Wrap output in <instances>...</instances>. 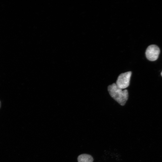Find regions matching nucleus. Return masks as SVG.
<instances>
[{"label": "nucleus", "instance_id": "1", "mask_svg": "<svg viewBox=\"0 0 162 162\" xmlns=\"http://www.w3.org/2000/svg\"><path fill=\"white\" fill-rule=\"evenodd\" d=\"M108 90L111 96L122 106L125 105L128 98V92L125 89L118 87L116 83H113L108 86Z\"/></svg>", "mask_w": 162, "mask_h": 162}, {"label": "nucleus", "instance_id": "2", "mask_svg": "<svg viewBox=\"0 0 162 162\" xmlns=\"http://www.w3.org/2000/svg\"><path fill=\"white\" fill-rule=\"evenodd\" d=\"M131 74V72L128 71L120 74L116 81L117 86L122 89L128 87L130 84Z\"/></svg>", "mask_w": 162, "mask_h": 162}, {"label": "nucleus", "instance_id": "3", "mask_svg": "<svg viewBox=\"0 0 162 162\" xmlns=\"http://www.w3.org/2000/svg\"><path fill=\"white\" fill-rule=\"evenodd\" d=\"M160 53V50L157 46L151 45L147 48L146 51V55L149 60L154 61L158 58Z\"/></svg>", "mask_w": 162, "mask_h": 162}, {"label": "nucleus", "instance_id": "4", "mask_svg": "<svg viewBox=\"0 0 162 162\" xmlns=\"http://www.w3.org/2000/svg\"><path fill=\"white\" fill-rule=\"evenodd\" d=\"M78 162H93V158L91 155L87 154H82L78 156Z\"/></svg>", "mask_w": 162, "mask_h": 162}, {"label": "nucleus", "instance_id": "5", "mask_svg": "<svg viewBox=\"0 0 162 162\" xmlns=\"http://www.w3.org/2000/svg\"><path fill=\"white\" fill-rule=\"evenodd\" d=\"M1 102L0 101V108L1 107Z\"/></svg>", "mask_w": 162, "mask_h": 162}, {"label": "nucleus", "instance_id": "6", "mask_svg": "<svg viewBox=\"0 0 162 162\" xmlns=\"http://www.w3.org/2000/svg\"><path fill=\"white\" fill-rule=\"evenodd\" d=\"M161 76H162V72H161Z\"/></svg>", "mask_w": 162, "mask_h": 162}]
</instances>
